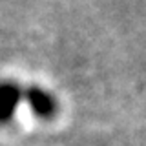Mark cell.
<instances>
[{"label":"cell","mask_w":146,"mask_h":146,"mask_svg":"<svg viewBox=\"0 0 146 146\" xmlns=\"http://www.w3.org/2000/svg\"><path fill=\"white\" fill-rule=\"evenodd\" d=\"M31 104H33V108L38 110L40 113H48L53 106L48 95L42 93V91H38V90H31Z\"/></svg>","instance_id":"6da1fadb"}]
</instances>
